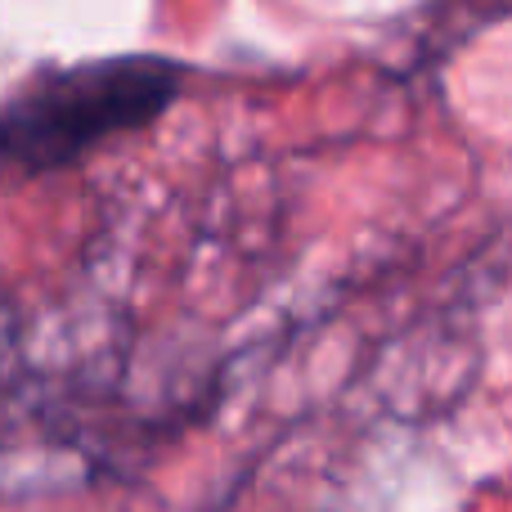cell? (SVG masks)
Listing matches in <instances>:
<instances>
[{"label":"cell","instance_id":"cell-1","mask_svg":"<svg viewBox=\"0 0 512 512\" xmlns=\"http://www.w3.org/2000/svg\"><path fill=\"white\" fill-rule=\"evenodd\" d=\"M189 68L162 54H113L36 72L0 104V180L77 167L108 140L153 126L185 90Z\"/></svg>","mask_w":512,"mask_h":512}]
</instances>
